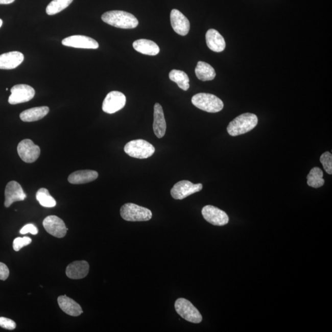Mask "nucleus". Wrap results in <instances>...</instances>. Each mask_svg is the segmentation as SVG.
<instances>
[{"instance_id": "14", "label": "nucleus", "mask_w": 332, "mask_h": 332, "mask_svg": "<svg viewBox=\"0 0 332 332\" xmlns=\"http://www.w3.org/2000/svg\"><path fill=\"white\" fill-rule=\"evenodd\" d=\"M63 46L82 49H98L99 45L93 39L83 35H74L63 39Z\"/></svg>"}, {"instance_id": "35", "label": "nucleus", "mask_w": 332, "mask_h": 332, "mask_svg": "<svg viewBox=\"0 0 332 332\" xmlns=\"http://www.w3.org/2000/svg\"><path fill=\"white\" fill-rule=\"evenodd\" d=\"M2 25H3V20L1 19H0V28H1Z\"/></svg>"}, {"instance_id": "3", "label": "nucleus", "mask_w": 332, "mask_h": 332, "mask_svg": "<svg viewBox=\"0 0 332 332\" xmlns=\"http://www.w3.org/2000/svg\"><path fill=\"white\" fill-rule=\"evenodd\" d=\"M192 102L199 109L208 113L219 112L224 107L221 99L208 93H197L193 97Z\"/></svg>"}, {"instance_id": "20", "label": "nucleus", "mask_w": 332, "mask_h": 332, "mask_svg": "<svg viewBox=\"0 0 332 332\" xmlns=\"http://www.w3.org/2000/svg\"><path fill=\"white\" fill-rule=\"evenodd\" d=\"M208 48L214 52L220 53L224 51L226 43L224 38L215 29H209L206 34Z\"/></svg>"}, {"instance_id": "28", "label": "nucleus", "mask_w": 332, "mask_h": 332, "mask_svg": "<svg viewBox=\"0 0 332 332\" xmlns=\"http://www.w3.org/2000/svg\"><path fill=\"white\" fill-rule=\"evenodd\" d=\"M74 0H53L46 8V13L50 16L60 13L70 5Z\"/></svg>"}, {"instance_id": "18", "label": "nucleus", "mask_w": 332, "mask_h": 332, "mask_svg": "<svg viewBox=\"0 0 332 332\" xmlns=\"http://www.w3.org/2000/svg\"><path fill=\"white\" fill-rule=\"evenodd\" d=\"M153 131L159 138L164 136L166 131V122L164 111L161 105L156 103L154 107Z\"/></svg>"}, {"instance_id": "7", "label": "nucleus", "mask_w": 332, "mask_h": 332, "mask_svg": "<svg viewBox=\"0 0 332 332\" xmlns=\"http://www.w3.org/2000/svg\"><path fill=\"white\" fill-rule=\"evenodd\" d=\"M201 183L194 184L188 180H182L177 182L171 190V196L175 199L182 200L194 193L201 191Z\"/></svg>"}, {"instance_id": "17", "label": "nucleus", "mask_w": 332, "mask_h": 332, "mask_svg": "<svg viewBox=\"0 0 332 332\" xmlns=\"http://www.w3.org/2000/svg\"><path fill=\"white\" fill-rule=\"evenodd\" d=\"M89 271V265L86 261H75L66 267V275L70 279H80L86 277Z\"/></svg>"}, {"instance_id": "13", "label": "nucleus", "mask_w": 332, "mask_h": 332, "mask_svg": "<svg viewBox=\"0 0 332 332\" xmlns=\"http://www.w3.org/2000/svg\"><path fill=\"white\" fill-rule=\"evenodd\" d=\"M5 206L10 207L15 202L23 201L27 198L22 186L16 181H11L5 189Z\"/></svg>"}, {"instance_id": "22", "label": "nucleus", "mask_w": 332, "mask_h": 332, "mask_svg": "<svg viewBox=\"0 0 332 332\" xmlns=\"http://www.w3.org/2000/svg\"><path fill=\"white\" fill-rule=\"evenodd\" d=\"M133 48L137 52L149 56H156L160 51L158 44L147 39L135 41L133 43Z\"/></svg>"}, {"instance_id": "16", "label": "nucleus", "mask_w": 332, "mask_h": 332, "mask_svg": "<svg viewBox=\"0 0 332 332\" xmlns=\"http://www.w3.org/2000/svg\"><path fill=\"white\" fill-rule=\"evenodd\" d=\"M23 54L19 51H12L0 55V69L12 70L17 67L22 63Z\"/></svg>"}, {"instance_id": "15", "label": "nucleus", "mask_w": 332, "mask_h": 332, "mask_svg": "<svg viewBox=\"0 0 332 332\" xmlns=\"http://www.w3.org/2000/svg\"><path fill=\"white\" fill-rule=\"evenodd\" d=\"M171 23L175 32L178 34L182 36L188 34L190 29L189 20L176 9H174L171 11Z\"/></svg>"}, {"instance_id": "9", "label": "nucleus", "mask_w": 332, "mask_h": 332, "mask_svg": "<svg viewBox=\"0 0 332 332\" xmlns=\"http://www.w3.org/2000/svg\"><path fill=\"white\" fill-rule=\"evenodd\" d=\"M17 152L23 161L32 163L37 161L40 156L41 150L32 140L25 139L21 141L18 145Z\"/></svg>"}, {"instance_id": "26", "label": "nucleus", "mask_w": 332, "mask_h": 332, "mask_svg": "<svg viewBox=\"0 0 332 332\" xmlns=\"http://www.w3.org/2000/svg\"><path fill=\"white\" fill-rule=\"evenodd\" d=\"M171 81L176 83L180 89L187 90L189 87V79L188 75L183 71L173 70L170 73Z\"/></svg>"}, {"instance_id": "27", "label": "nucleus", "mask_w": 332, "mask_h": 332, "mask_svg": "<svg viewBox=\"0 0 332 332\" xmlns=\"http://www.w3.org/2000/svg\"><path fill=\"white\" fill-rule=\"evenodd\" d=\"M36 198L42 206L50 208L56 206L55 199L52 196H51L49 191L46 188L39 189L37 195H36Z\"/></svg>"}, {"instance_id": "29", "label": "nucleus", "mask_w": 332, "mask_h": 332, "mask_svg": "<svg viewBox=\"0 0 332 332\" xmlns=\"http://www.w3.org/2000/svg\"><path fill=\"white\" fill-rule=\"evenodd\" d=\"M320 161L324 168L325 171L328 174H332V155L331 153L326 152L322 154L320 158Z\"/></svg>"}, {"instance_id": "1", "label": "nucleus", "mask_w": 332, "mask_h": 332, "mask_svg": "<svg viewBox=\"0 0 332 332\" xmlns=\"http://www.w3.org/2000/svg\"><path fill=\"white\" fill-rule=\"evenodd\" d=\"M104 22L117 28L132 29L137 27L138 21L134 15L123 11L106 12L102 16Z\"/></svg>"}, {"instance_id": "21", "label": "nucleus", "mask_w": 332, "mask_h": 332, "mask_svg": "<svg viewBox=\"0 0 332 332\" xmlns=\"http://www.w3.org/2000/svg\"><path fill=\"white\" fill-rule=\"evenodd\" d=\"M99 174L95 171L82 170L75 171L68 178V182L72 184H84L92 182L98 179Z\"/></svg>"}, {"instance_id": "23", "label": "nucleus", "mask_w": 332, "mask_h": 332, "mask_svg": "<svg viewBox=\"0 0 332 332\" xmlns=\"http://www.w3.org/2000/svg\"><path fill=\"white\" fill-rule=\"evenodd\" d=\"M49 107H39L30 108L20 114V118L23 122H33L43 119L49 113Z\"/></svg>"}, {"instance_id": "34", "label": "nucleus", "mask_w": 332, "mask_h": 332, "mask_svg": "<svg viewBox=\"0 0 332 332\" xmlns=\"http://www.w3.org/2000/svg\"><path fill=\"white\" fill-rule=\"evenodd\" d=\"M15 0H0V5H8L13 4Z\"/></svg>"}, {"instance_id": "10", "label": "nucleus", "mask_w": 332, "mask_h": 332, "mask_svg": "<svg viewBox=\"0 0 332 332\" xmlns=\"http://www.w3.org/2000/svg\"><path fill=\"white\" fill-rule=\"evenodd\" d=\"M126 103L125 94L119 91H111L108 93L102 104L104 112L113 114L123 109Z\"/></svg>"}, {"instance_id": "12", "label": "nucleus", "mask_w": 332, "mask_h": 332, "mask_svg": "<svg viewBox=\"0 0 332 332\" xmlns=\"http://www.w3.org/2000/svg\"><path fill=\"white\" fill-rule=\"evenodd\" d=\"M45 230L52 236L57 238L64 237L67 232L64 222L56 216H50L43 220Z\"/></svg>"}, {"instance_id": "25", "label": "nucleus", "mask_w": 332, "mask_h": 332, "mask_svg": "<svg viewBox=\"0 0 332 332\" xmlns=\"http://www.w3.org/2000/svg\"><path fill=\"white\" fill-rule=\"evenodd\" d=\"M323 171L318 167H315L310 171L307 176V183L313 188H318L324 185L325 180L323 179Z\"/></svg>"}, {"instance_id": "32", "label": "nucleus", "mask_w": 332, "mask_h": 332, "mask_svg": "<svg viewBox=\"0 0 332 332\" xmlns=\"http://www.w3.org/2000/svg\"><path fill=\"white\" fill-rule=\"evenodd\" d=\"M29 232L32 234L36 235L38 233V229L33 224H27L24 226L20 231V233L22 234H26Z\"/></svg>"}, {"instance_id": "2", "label": "nucleus", "mask_w": 332, "mask_h": 332, "mask_svg": "<svg viewBox=\"0 0 332 332\" xmlns=\"http://www.w3.org/2000/svg\"><path fill=\"white\" fill-rule=\"evenodd\" d=\"M257 124L258 117L255 114L244 113L229 123L227 131L231 136H238L252 131Z\"/></svg>"}, {"instance_id": "8", "label": "nucleus", "mask_w": 332, "mask_h": 332, "mask_svg": "<svg viewBox=\"0 0 332 332\" xmlns=\"http://www.w3.org/2000/svg\"><path fill=\"white\" fill-rule=\"evenodd\" d=\"M11 94L8 102L11 105H16L29 102L34 98L35 89L27 84H17L11 89Z\"/></svg>"}, {"instance_id": "30", "label": "nucleus", "mask_w": 332, "mask_h": 332, "mask_svg": "<svg viewBox=\"0 0 332 332\" xmlns=\"http://www.w3.org/2000/svg\"><path fill=\"white\" fill-rule=\"evenodd\" d=\"M32 241L29 237L17 238L13 241V249L15 251H19L22 247L29 245Z\"/></svg>"}, {"instance_id": "33", "label": "nucleus", "mask_w": 332, "mask_h": 332, "mask_svg": "<svg viewBox=\"0 0 332 332\" xmlns=\"http://www.w3.org/2000/svg\"><path fill=\"white\" fill-rule=\"evenodd\" d=\"M10 275V270L7 265L0 262V280H6Z\"/></svg>"}, {"instance_id": "31", "label": "nucleus", "mask_w": 332, "mask_h": 332, "mask_svg": "<svg viewBox=\"0 0 332 332\" xmlns=\"http://www.w3.org/2000/svg\"><path fill=\"white\" fill-rule=\"evenodd\" d=\"M0 327L7 330H14L16 327V324L13 320L0 317Z\"/></svg>"}, {"instance_id": "6", "label": "nucleus", "mask_w": 332, "mask_h": 332, "mask_svg": "<svg viewBox=\"0 0 332 332\" xmlns=\"http://www.w3.org/2000/svg\"><path fill=\"white\" fill-rule=\"evenodd\" d=\"M176 312L186 321L199 324L203 321V317L196 307L186 299H177L175 303Z\"/></svg>"}, {"instance_id": "24", "label": "nucleus", "mask_w": 332, "mask_h": 332, "mask_svg": "<svg viewBox=\"0 0 332 332\" xmlns=\"http://www.w3.org/2000/svg\"><path fill=\"white\" fill-rule=\"evenodd\" d=\"M195 74L199 80L203 81L213 80L216 76L215 70L206 62L199 61L195 68Z\"/></svg>"}, {"instance_id": "19", "label": "nucleus", "mask_w": 332, "mask_h": 332, "mask_svg": "<svg viewBox=\"0 0 332 332\" xmlns=\"http://www.w3.org/2000/svg\"><path fill=\"white\" fill-rule=\"evenodd\" d=\"M57 302L60 309L69 316H79L83 313L80 304L65 295L59 296Z\"/></svg>"}, {"instance_id": "5", "label": "nucleus", "mask_w": 332, "mask_h": 332, "mask_svg": "<svg viewBox=\"0 0 332 332\" xmlns=\"http://www.w3.org/2000/svg\"><path fill=\"white\" fill-rule=\"evenodd\" d=\"M124 150L129 156L137 159H147L155 152V147L152 144L143 139L130 141Z\"/></svg>"}, {"instance_id": "4", "label": "nucleus", "mask_w": 332, "mask_h": 332, "mask_svg": "<svg viewBox=\"0 0 332 332\" xmlns=\"http://www.w3.org/2000/svg\"><path fill=\"white\" fill-rule=\"evenodd\" d=\"M121 216L128 222H146L152 218V212L147 208L133 203H126L121 208Z\"/></svg>"}, {"instance_id": "11", "label": "nucleus", "mask_w": 332, "mask_h": 332, "mask_svg": "<svg viewBox=\"0 0 332 332\" xmlns=\"http://www.w3.org/2000/svg\"><path fill=\"white\" fill-rule=\"evenodd\" d=\"M202 215L207 222L213 225L224 226L229 222V217L224 211L210 205L203 208Z\"/></svg>"}]
</instances>
